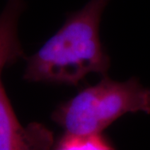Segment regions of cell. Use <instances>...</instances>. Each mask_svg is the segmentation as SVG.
I'll return each instance as SVG.
<instances>
[{
	"instance_id": "1",
	"label": "cell",
	"mask_w": 150,
	"mask_h": 150,
	"mask_svg": "<svg viewBox=\"0 0 150 150\" xmlns=\"http://www.w3.org/2000/svg\"><path fill=\"white\" fill-rule=\"evenodd\" d=\"M109 0H88L69 13L36 53L25 58L28 83L78 85L91 74L107 76L110 58L100 39L102 16Z\"/></svg>"
},
{
	"instance_id": "2",
	"label": "cell",
	"mask_w": 150,
	"mask_h": 150,
	"mask_svg": "<svg viewBox=\"0 0 150 150\" xmlns=\"http://www.w3.org/2000/svg\"><path fill=\"white\" fill-rule=\"evenodd\" d=\"M150 114V88L136 77L116 81L103 76L54 109L51 118L72 135L102 134L114 121L130 112Z\"/></svg>"
},
{
	"instance_id": "3",
	"label": "cell",
	"mask_w": 150,
	"mask_h": 150,
	"mask_svg": "<svg viewBox=\"0 0 150 150\" xmlns=\"http://www.w3.org/2000/svg\"><path fill=\"white\" fill-rule=\"evenodd\" d=\"M54 133L38 122L22 125L0 83V150H53Z\"/></svg>"
},
{
	"instance_id": "4",
	"label": "cell",
	"mask_w": 150,
	"mask_h": 150,
	"mask_svg": "<svg viewBox=\"0 0 150 150\" xmlns=\"http://www.w3.org/2000/svg\"><path fill=\"white\" fill-rule=\"evenodd\" d=\"M26 8V0H7L0 13V83L5 68L26 58L18 38V23Z\"/></svg>"
},
{
	"instance_id": "5",
	"label": "cell",
	"mask_w": 150,
	"mask_h": 150,
	"mask_svg": "<svg viewBox=\"0 0 150 150\" xmlns=\"http://www.w3.org/2000/svg\"><path fill=\"white\" fill-rule=\"evenodd\" d=\"M53 150H115V149L103 133L86 136L64 134L55 142Z\"/></svg>"
}]
</instances>
